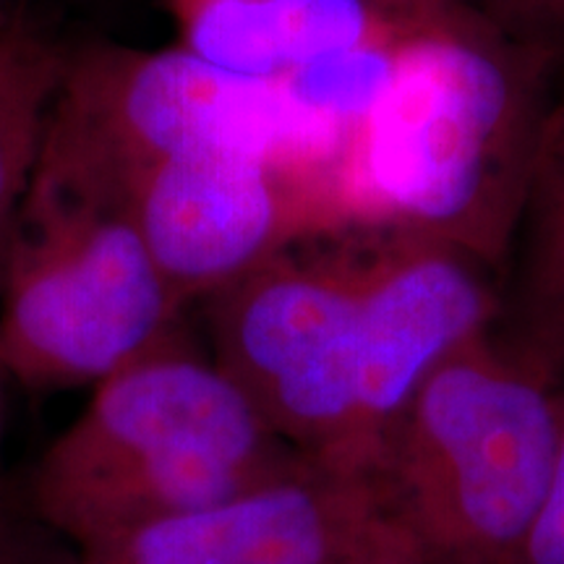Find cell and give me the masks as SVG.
Returning a JSON list of instances; mask_svg holds the SVG:
<instances>
[{"label":"cell","instance_id":"cell-9","mask_svg":"<svg viewBox=\"0 0 564 564\" xmlns=\"http://www.w3.org/2000/svg\"><path fill=\"white\" fill-rule=\"evenodd\" d=\"M118 121L147 167L209 150H249L278 162L280 154L312 152L333 139L291 100L280 79L230 74L188 47L147 55L129 70Z\"/></svg>","mask_w":564,"mask_h":564},{"label":"cell","instance_id":"cell-3","mask_svg":"<svg viewBox=\"0 0 564 564\" xmlns=\"http://www.w3.org/2000/svg\"><path fill=\"white\" fill-rule=\"evenodd\" d=\"M560 429L554 379L489 333L429 373L387 432L373 481L429 564H520Z\"/></svg>","mask_w":564,"mask_h":564},{"label":"cell","instance_id":"cell-10","mask_svg":"<svg viewBox=\"0 0 564 564\" xmlns=\"http://www.w3.org/2000/svg\"><path fill=\"white\" fill-rule=\"evenodd\" d=\"M499 291L502 343L549 377L564 373V58L556 70Z\"/></svg>","mask_w":564,"mask_h":564},{"label":"cell","instance_id":"cell-18","mask_svg":"<svg viewBox=\"0 0 564 564\" xmlns=\"http://www.w3.org/2000/svg\"><path fill=\"white\" fill-rule=\"evenodd\" d=\"M3 423H6V411H3V387H0V440H3Z\"/></svg>","mask_w":564,"mask_h":564},{"label":"cell","instance_id":"cell-12","mask_svg":"<svg viewBox=\"0 0 564 564\" xmlns=\"http://www.w3.org/2000/svg\"><path fill=\"white\" fill-rule=\"evenodd\" d=\"M0 564H79V549L34 505L26 468L0 470Z\"/></svg>","mask_w":564,"mask_h":564},{"label":"cell","instance_id":"cell-14","mask_svg":"<svg viewBox=\"0 0 564 564\" xmlns=\"http://www.w3.org/2000/svg\"><path fill=\"white\" fill-rule=\"evenodd\" d=\"M520 564H564V392L560 447H556L552 481L525 539Z\"/></svg>","mask_w":564,"mask_h":564},{"label":"cell","instance_id":"cell-15","mask_svg":"<svg viewBox=\"0 0 564 564\" xmlns=\"http://www.w3.org/2000/svg\"><path fill=\"white\" fill-rule=\"evenodd\" d=\"M0 102H3V89H0ZM21 183H24V137L19 123H13L0 105V243L9 228L11 209L17 207Z\"/></svg>","mask_w":564,"mask_h":564},{"label":"cell","instance_id":"cell-5","mask_svg":"<svg viewBox=\"0 0 564 564\" xmlns=\"http://www.w3.org/2000/svg\"><path fill=\"white\" fill-rule=\"evenodd\" d=\"M364 257L274 253L215 295V361L295 453L371 476L361 436ZM373 478V476H371Z\"/></svg>","mask_w":564,"mask_h":564},{"label":"cell","instance_id":"cell-8","mask_svg":"<svg viewBox=\"0 0 564 564\" xmlns=\"http://www.w3.org/2000/svg\"><path fill=\"white\" fill-rule=\"evenodd\" d=\"M123 196L178 306L225 291L312 223L282 186L278 162L249 150L152 162Z\"/></svg>","mask_w":564,"mask_h":564},{"label":"cell","instance_id":"cell-7","mask_svg":"<svg viewBox=\"0 0 564 564\" xmlns=\"http://www.w3.org/2000/svg\"><path fill=\"white\" fill-rule=\"evenodd\" d=\"M371 476L316 460L82 549L79 564H340L390 523Z\"/></svg>","mask_w":564,"mask_h":564},{"label":"cell","instance_id":"cell-11","mask_svg":"<svg viewBox=\"0 0 564 564\" xmlns=\"http://www.w3.org/2000/svg\"><path fill=\"white\" fill-rule=\"evenodd\" d=\"M377 0H192L186 47L249 79L291 70L366 47Z\"/></svg>","mask_w":564,"mask_h":564},{"label":"cell","instance_id":"cell-4","mask_svg":"<svg viewBox=\"0 0 564 564\" xmlns=\"http://www.w3.org/2000/svg\"><path fill=\"white\" fill-rule=\"evenodd\" d=\"M126 196L42 220L0 299V371L32 390L100 384L171 335L178 312Z\"/></svg>","mask_w":564,"mask_h":564},{"label":"cell","instance_id":"cell-16","mask_svg":"<svg viewBox=\"0 0 564 564\" xmlns=\"http://www.w3.org/2000/svg\"><path fill=\"white\" fill-rule=\"evenodd\" d=\"M340 564H429L415 541L400 528L394 520H390L382 531L366 544L361 552L350 554L348 560Z\"/></svg>","mask_w":564,"mask_h":564},{"label":"cell","instance_id":"cell-1","mask_svg":"<svg viewBox=\"0 0 564 564\" xmlns=\"http://www.w3.org/2000/svg\"><path fill=\"white\" fill-rule=\"evenodd\" d=\"M356 133L348 220L505 262L560 55L465 9L413 26Z\"/></svg>","mask_w":564,"mask_h":564},{"label":"cell","instance_id":"cell-17","mask_svg":"<svg viewBox=\"0 0 564 564\" xmlns=\"http://www.w3.org/2000/svg\"><path fill=\"white\" fill-rule=\"evenodd\" d=\"M384 11H392L394 17L405 19V24L419 26L429 21H440L470 9L468 0H377Z\"/></svg>","mask_w":564,"mask_h":564},{"label":"cell","instance_id":"cell-6","mask_svg":"<svg viewBox=\"0 0 564 564\" xmlns=\"http://www.w3.org/2000/svg\"><path fill=\"white\" fill-rule=\"evenodd\" d=\"M489 264L455 246L377 228L364 257L358 405L371 476L379 449L442 361L497 327Z\"/></svg>","mask_w":564,"mask_h":564},{"label":"cell","instance_id":"cell-13","mask_svg":"<svg viewBox=\"0 0 564 564\" xmlns=\"http://www.w3.org/2000/svg\"><path fill=\"white\" fill-rule=\"evenodd\" d=\"M468 6L507 40L564 58V0H468Z\"/></svg>","mask_w":564,"mask_h":564},{"label":"cell","instance_id":"cell-2","mask_svg":"<svg viewBox=\"0 0 564 564\" xmlns=\"http://www.w3.org/2000/svg\"><path fill=\"white\" fill-rule=\"evenodd\" d=\"M312 457L267 426L241 387L171 335L95 384L26 468L37 510L76 549L199 510Z\"/></svg>","mask_w":564,"mask_h":564}]
</instances>
